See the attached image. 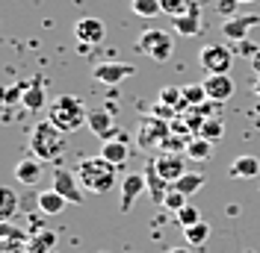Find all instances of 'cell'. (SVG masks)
<instances>
[{
  "label": "cell",
  "instance_id": "obj_1",
  "mask_svg": "<svg viewBox=\"0 0 260 253\" xmlns=\"http://www.w3.org/2000/svg\"><path fill=\"white\" fill-rule=\"evenodd\" d=\"M77 171V180L86 191L92 194H104L115 186V165L107 162L104 156H86L80 159V165L74 168Z\"/></svg>",
  "mask_w": 260,
  "mask_h": 253
},
{
  "label": "cell",
  "instance_id": "obj_2",
  "mask_svg": "<svg viewBox=\"0 0 260 253\" xmlns=\"http://www.w3.org/2000/svg\"><path fill=\"white\" fill-rule=\"evenodd\" d=\"M48 121H53L62 133H74V130H80L83 124H89V112H86V106L80 103V97L59 95V97L50 100Z\"/></svg>",
  "mask_w": 260,
  "mask_h": 253
},
{
  "label": "cell",
  "instance_id": "obj_3",
  "mask_svg": "<svg viewBox=\"0 0 260 253\" xmlns=\"http://www.w3.org/2000/svg\"><path fill=\"white\" fill-rule=\"evenodd\" d=\"M30 150L36 159L42 162H53L65 150V133L53 121H39L32 126V136H30Z\"/></svg>",
  "mask_w": 260,
  "mask_h": 253
},
{
  "label": "cell",
  "instance_id": "obj_4",
  "mask_svg": "<svg viewBox=\"0 0 260 253\" xmlns=\"http://www.w3.org/2000/svg\"><path fill=\"white\" fill-rule=\"evenodd\" d=\"M136 50L145 53V56H151L154 62H169V59H172V50H175V41H172V35H169L166 30L151 27V30L139 32V38H136Z\"/></svg>",
  "mask_w": 260,
  "mask_h": 253
},
{
  "label": "cell",
  "instance_id": "obj_5",
  "mask_svg": "<svg viewBox=\"0 0 260 253\" xmlns=\"http://www.w3.org/2000/svg\"><path fill=\"white\" fill-rule=\"evenodd\" d=\"M198 62L207 74H228L234 65V50H228L225 45H204L198 53Z\"/></svg>",
  "mask_w": 260,
  "mask_h": 253
},
{
  "label": "cell",
  "instance_id": "obj_6",
  "mask_svg": "<svg viewBox=\"0 0 260 253\" xmlns=\"http://www.w3.org/2000/svg\"><path fill=\"white\" fill-rule=\"evenodd\" d=\"M53 189L62 194L68 203H74V206H80L83 203V186H80V180H77V171H68V168H56L53 171Z\"/></svg>",
  "mask_w": 260,
  "mask_h": 253
},
{
  "label": "cell",
  "instance_id": "obj_7",
  "mask_svg": "<svg viewBox=\"0 0 260 253\" xmlns=\"http://www.w3.org/2000/svg\"><path fill=\"white\" fill-rule=\"evenodd\" d=\"M133 74H136V68L127 62H98L92 68V77L98 82H104V86H118L121 79L133 77Z\"/></svg>",
  "mask_w": 260,
  "mask_h": 253
},
{
  "label": "cell",
  "instance_id": "obj_8",
  "mask_svg": "<svg viewBox=\"0 0 260 253\" xmlns=\"http://www.w3.org/2000/svg\"><path fill=\"white\" fill-rule=\"evenodd\" d=\"M74 35H77L80 48H95V45L104 41L107 27H104V21H101V18H80V21L74 24Z\"/></svg>",
  "mask_w": 260,
  "mask_h": 253
},
{
  "label": "cell",
  "instance_id": "obj_9",
  "mask_svg": "<svg viewBox=\"0 0 260 253\" xmlns=\"http://www.w3.org/2000/svg\"><path fill=\"white\" fill-rule=\"evenodd\" d=\"M260 24V15H234V18H225L222 21V35H225L228 41H243L248 38V32L251 27H257Z\"/></svg>",
  "mask_w": 260,
  "mask_h": 253
},
{
  "label": "cell",
  "instance_id": "obj_10",
  "mask_svg": "<svg viewBox=\"0 0 260 253\" xmlns=\"http://www.w3.org/2000/svg\"><path fill=\"white\" fill-rule=\"evenodd\" d=\"M151 162H154L157 174H160L166 183H175V180H180V177L186 174V162H183V156H180V153H172V150H166L162 156L151 159Z\"/></svg>",
  "mask_w": 260,
  "mask_h": 253
},
{
  "label": "cell",
  "instance_id": "obj_11",
  "mask_svg": "<svg viewBox=\"0 0 260 253\" xmlns=\"http://www.w3.org/2000/svg\"><path fill=\"white\" fill-rule=\"evenodd\" d=\"M169 130H172V126L166 124V121L148 115V118H142V126H139V144H142V147H157V144L166 142Z\"/></svg>",
  "mask_w": 260,
  "mask_h": 253
},
{
  "label": "cell",
  "instance_id": "obj_12",
  "mask_svg": "<svg viewBox=\"0 0 260 253\" xmlns=\"http://www.w3.org/2000/svg\"><path fill=\"white\" fill-rule=\"evenodd\" d=\"M142 191H148L145 174H127L124 177V183H121V203H118V209L127 215L130 209H133V203L142 197Z\"/></svg>",
  "mask_w": 260,
  "mask_h": 253
},
{
  "label": "cell",
  "instance_id": "obj_13",
  "mask_svg": "<svg viewBox=\"0 0 260 253\" xmlns=\"http://www.w3.org/2000/svg\"><path fill=\"white\" fill-rule=\"evenodd\" d=\"M204 89H207V97H210V100L228 103V100L234 97V79L228 77V74H207Z\"/></svg>",
  "mask_w": 260,
  "mask_h": 253
},
{
  "label": "cell",
  "instance_id": "obj_14",
  "mask_svg": "<svg viewBox=\"0 0 260 253\" xmlns=\"http://www.w3.org/2000/svg\"><path fill=\"white\" fill-rule=\"evenodd\" d=\"M101 156L107 159V162H113L115 168L118 165H124L130 156V147H127V136H118V139H110V142L101 144Z\"/></svg>",
  "mask_w": 260,
  "mask_h": 253
},
{
  "label": "cell",
  "instance_id": "obj_15",
  "mask_svg": "<svg viewBox=\"0 0 260 253\" xmlns=\"http://www.w3.org/2000/svg\"><path fill=\"white\" fill-rule=\"evenodd\" d=\"M172 24H175V32H178V35H186V38L198 35V32H201V6L195 3L186 15L172 18Z\"/></svg>",
  "mask_w": 260,
  "mask_h": 253
},
{
  "label": "cell",
  "instance_id": "obj_16",
  "mask_svg": "<svg viewBox=\"0 0 260 253\" xmlns=\"http://www.w3.org/2000/svg\"><path fill=\"white\" fill-rule=\"evenodd\" d=\"M15 180L24 183V186H36L42 180V159H36V156L21 159L15 165Z\"/></svg>",
  "mask_w": 260,
  "mask_h": 253
},
{
  "label": "cell",
  "instance_id": "obj_17",
  "mask_svg": "<svg viewBox=\"0 0 260 253\" xmlns=\"http://www.w3.org/2000/svg\"><path fill=\"white\" fill-rule=\"evenodd\" d=\"M89 130L95 133L98 139L104 142L110 133L115 130V121H113V112L110 109H98V112H89Z\"/></svg>",
  "mask_w": 260,
  "mask_h": 253
},
{
  "label": "cell",
  "instance_id": "obj_18",
  "mask_svg": "<svg viewBox=\"0 0 260 253\" xmlns=\"http://www.w3.org/2000/svg\"><path fill=\"white\" fill-rule=\"evenodd\" d=\"M142 174H145V180H148V194H151V200H154V203H162V200H166V191H169V189H166V180L157 174L154 162H148Z\"/></svg>",
  "mask_w": 260,
  "mask_h": 253
},
{
  "label": "cell",
  "instance_id": "obj_19",
  "mask_svg": "<svg viewBox=\"0 0 260 253\" xmlns=\"http://www.w3.org/2000/svg\"><path fill=\"white\" fill-rule=\"evenodd\" d=\"M260 174V159L257 156H237L231 162V177H240V180H251Z\"/></svg>",
  "mask_w": 260,
  "mask_h": 253
},
{
  "label": "cell",
  "instance_id": "obj_20",
  "mask_svg": "<svg viewBox=\"0 0 260 253\" xmlns=\"http://www.w3.org/2000/svg\"><path fill=\"white\" fill-rule=\"evenodd\" d=\"M65 206H68V200H65L56 189L42 191V194H39V209H42V215H59Z\"/></svg>",
  "mask_w": 260,
  "mask_h": 253
},
{
  "label": "cell",
  "instance_id": "obj_21",
  "mask_svg": "<svg viewBox=\"0 0 260 253\" xmlns=\"http://www.w3.org/2000/svg\"><path fill=\"white\" fill-rule=\"evenodd\" d=\"M204 183H207V177H204V174H198V171H186L180 180L172 183V189H178V191H183L186 197H192L195 191L204 189Z\"/></svg>",
  "mask_w": 260,
  "mask_h": 253
},
{
  "label": "cell",
  "instance_id": "obj_22",
  "mask_svg": "<svg viewBox=\"0 0 260 253\" xmlns=\"http://www.w3.org/2000/svg\"><path fill=\"white\" fill-rule=\"evenodd\" d=\"M45 103H48V97H45V92H42V77H36L30 86H27V92H24V109L39 112Z\"/></svg>",
  "mask_w": 260,
  "mask_h": 253
},
{
  "label": "cell",
  "instance_id": "obj_23",
  "mask_svg": "<svg viewBox=\"0 0 260 253\" xmlns=\"http://www.w3.org/2000/svg\"><path fill=\"white\" fill-rule=\"evenodd\" d=\"M213 144H216V142H207V139L195 136L192 142L186 144V156L195 159V162H207V159L213 156Z\"/></svg>",
  "mask_w": 260,
  "mask_h": 253
},
{
  "label": "cell",
  "instance_id": "obj_24",
  "mask_svg": "<svg viewBox=\"0 0 260 253\" xmlns=\"http://www.w3.org/2000/svg\"><path fill=\"white\" fill-rule=\"evenodd\" d=\"M207 236H210V227L204 221L192 224V227H183V238H186L189 247H204L207 244Z\"/></svg>",
  "mask_w": 260,
  "mask_h": 253
},
{
  "label": "cell",
  "instance_id": "obj_25",
  "mask_svg": "<svg viewBox=\"0 0 260 253\" xmlns=\"http://www.w3.org/2000/svg\"><path fill=\"white\" fill-rule=\"evenodd\" d=\"M180 89H183V103H186V106H201V103L210 100L204 82H189V86H180Z\"/></svg>",
  "mask_w": 260,
  "mask_h": 253
},
{
  "label": "cell",
  "instance_id": "obj_26",
  "mask_svg": "<svg viewBox=\"0 0 260 253\" xmlns=\"http://www.w3.org/2000/svg\"><path fill=\"white\" fill-rule=\"evenodd\" d=\"M198 136L201 139H207V142H219L222 136H225V121L222 118H204V124H201V130H198Z\"/></svg>",
  "mask_w": 260,
  "mask_h": 253
},
{
  "label": "cell",
  "instance_id": "obj_27",
  "mask_svg": "<svg viewBox=\"0 0 260 253\" xmlns=\"http://www.w3.org/2000/svg\"><path fill=\"white\" fill-rule=\"evenodd\" d=\"M160 106H169V109H183V89L178 86H162L160 89Z\"/></svg>",
  "mask_w": 260,
  "mask_h": 253
},
{
  "label": "cell",
  "instance_id": "obj_28",
  "mask_svg": "<svg viewBox=\"0 0 260 253\" xmlns=\"http://www.w3.org/2000/svg\"><path fill=\"white\" fill-rule=\"evenodd\" d=\"M15 209H18V194L9 186H3L0 189V221H9L15 215Z\"/></svg>",
  "mask_w": 260,
  "mask_h": 253
},
{
  "label": "cell",
  "instance_id": "obj_29",
  "mask_svg": "<svg viewBox=\"0 0 260 253\" xmlns=\"http://www.w3.org/2000/svg\"><path fill=\"white\" fill-rule=\"evenodd\" d=\"M133 12L139 18H154L162 12V3L160 0H133Z\"/></svg>",
  "mask_w": 260,
  "mask_h": 253
},
{
  "label": "cell",
  "instance_id": "obj_30",
  "mask_svg": "<svg viewBox=\"0 0 260 253\" xmlns=\"http://www.w3.org/2000/svg\"><path fill=\"white\" fill-rule=\"evenodd\" d=\"M186 203H189V197H186L183 191H178V189H169V191H166V200H162V206H166L169 212H180Z\"/></svg>",
  "mask_w": 260,
  "mask_h": 253
},
{
  "label": "cell",
  "instance_id": "obj_31",
  "mask_svg": "<svg viewBox=\"0 0 260 253\" xmlns=\"http://www.w3.org/2000/svg\"><path fill=\"white\" fill-rule=\"evenodd\" d=\"M175 218H178V224L180 227H192V224H198L201 221V212H198V209H195V206H183V209H180V212H175Z\"/></svg>",
  "mask_w": 260,
  "mask_h": 253
},
{
  "label": "cell",
  "instance_id": "obj_32",
  "mask_svg": "<svg viewBox=\"0 0 260 253\" xmlns=\"http://www.w3.org/2000/svg\"><path fill=\"white\" fill-rule=\"evenodd\" d=\"M53 241H56V236L48 230V233L36 236V241L30 244V253H45V250H50V247H53Z\"/></svg>",
  "mask_w": 260,
  "mask_h": 253
},
{
  "label": "cell",
  "instance_id": "obj_33",
  "mask_svg": "<svg viewBox=\"0 0 260 253\" xmlns=\"http://www.w3.org/2000/svg\"><path fill=\"white\" fill-rule=\"evenodd\" d=\"M27 86H30V82H15L12 89H6V92H3V100H6V103H18V100H24Z\"/></svg>",
  "mask_w": 260,
  "mask_h": 253
},
{
  "label": "cell",
  "instance_id": "obj_34",
  "mask_svg": "<svg viewBox=\"0 0 260 253\" xmlns=\"http://www.w3.org/2000/svg\"><path fill=\"white\" fill-rule=\"evenodd\" d=\"M237 6H240V0H219V3H216V12L222 18H234V15H240Z\"/></svg>",
  "mask_w": 260,
  "mask_h": 253
},
{
  "label": "cell",
  "instance_id": "obj_35",
  "mask_svg": "<svg viewBox=\"0 0 260 253\" xmlns=\"http://www.w3.org/2000/svg\"><path fill=\"white\" fill-rule=\"evenodd\" d=\"M237 45H240V50H237V53H243V56H248V59H251V56H254V53L260 50V48H254V45H251L248 38H243V41H237Z\"/></svg>",
  "mask_w": 260,
  "mask_h": 253
},
{
  "label": "cell",
  "instance_id": "obj_36",
  "mask_svg": "<svg viewBox=\"0 0 260 253\" xmlns=\"http://www.w3.org/2000/svg\"><path fill=\"white\" fill-rule=\"evenodd\" d=\"M248 62H251V71H254V74L260 77V50L254 53V56H251V59H248Z\"/></svg>",
  "mask_w": 260,
  "mask_h": 253
},
{
  "label": "cell",
  "instance_id": "obj_37",
  "mask_svg": "<svg viewBox=\"0 0 260 253\" xmlns=\"http://www.w3.org/2000/svg\"><path fill=\"white\" fill-rule=\"evenodd\" d=\"M169 253H192V247H189V244H183V247H172Z\"/></svg>",
  "mask_w": 260,
  "mask_h": 253
},
{
  "label": "cell",
  "instance_id": "obj_38",
  "mask_svg": "<svg viewBox=\"0 0 260 253\" xmlns=\"http://www.w3.org/2000/svg\"><path fill=\"white\" fill-rule=\"evenodd\" d=\"M254 95H257V97H260V77H257V79H254Z\"/></svg>",
  "mask_w": 260,
  "mask_h": 253
},
{
  "label": "cell",
  "instance_id": "obj_39",
  "mask_svg": "<svg viewBox=\"0 0 260 253\" xmlns=\"http://www.w3.org/2000/svg\"><path fill=\"white\" fill-rule=\"evenodd\" d=\"M240 3H254V0H240Z\"/></svg>",
  "mask_w": 260,
  "mask_h": 253
}]
</instances>
